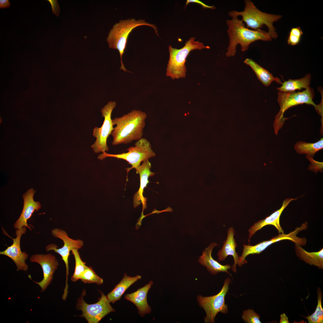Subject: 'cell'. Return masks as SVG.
Segmentation results:
<instances>
[{
	"label": "cell",
	"mask_w": 323,
	"mask_h": 323,
	"mask_svg": "<svg viewBox=\"0 0 323 323\" xmlns=\"http://www.w3.org/2000/svg\"><path fill=\"white\" fill-rule=\"evenodd\" d=\"M147 117L145 112L135 109L112 120L113 125H116L111 134L112 145L127 144L141 138Z\"/></svg>",
	"instance_id": "obj_1"
},
{
	"label": "cell",
	"mask_w": 323,
	"mask_h": 323,
	"mask_svg": "<svg viewBox=\"0 0 323 323\" xmlns=\"http://www.w3.org/2000/svg\"><path fill=\"white\" fill-rule=\"evenodd\" d=\"M228 27L227 32L229 43L226 55L227 57L234 56L236 52L237 45H240L242 52L247 50L249 45L258 40L269 41L272 38L268 32L261 29H250L247 28L241 19L238 17L232 18L226 21Z\"/></svg>",
	"instance_id": "obj_2"
},
{
	"label": "cell",
	"mask_w": 323,
	"mask_h": 323,
	"mask_svg": "<svg viewBox=\"0 0 323 323\" xmlns=\"http://www.w3.org/2000/svg\"><path fill=\"white\" fill-rule=\"evenodd\" d=\"M244 10L238 12L232 10L228 13L231 18L241 16V20L246 24V27L253 30L261 29L265 25L268 29V32L272 38L275 39L278 36L275 28L273 26L274 22L281 18V16L267 13L259 10L250 0L244 1Z\"/></svg>",
	"instance_id": "obj_3"
},
{
	"label": "cell",
	"mask_w": 323,
	"mask_h": 323,
	"mask_svg": "<svg viewBox=\"0 0 323 323\" xmlns=\"http://www.w3.org/2000/svg\"><path fill=\"white\" fill-rule=\"evenodd\" d=\"M146 25L151 27L158 36L157 28L155 25L146 22L144 19L136 20L134 19L121 20L116 23L110 30L106 39L109 48L118 50L121 58V70L128 71L125 68L123 63L122 57L126 49L129 34L132 30L140 26Z\"/></svg>",
	"instance_id": "obj_4"
},
{
	"label": "cell",
	"mask_w": 323,
	"mask_h": 323,
	"mask_svg": "<svg viewBox=\"0 0 323 323\" xmlns=\"http://www.w3.org/2000/svg\"><path fill=\"white\" fill-rule=\"evenodd\" d=\"M278 102L280 110L275 117L274 123L275 134L277 135L279 130L287 118L284 117V112L289 108L295 106L306 103L313 105L317 112L319 105H316L313 101L314 97L313 89L309 87L305 90L299 92H278Z\"/></svg>",
	"instance_id": "obj_5"
},
{
	"label": "cell",
	"mask_w": 323,
	"mask_h": 323,
	"mask_svg": "<svg viewBox=\"0 0 323 323\" xmlns=\"http://www.w3.org/2000/svg\"><path fill=\"white\" fill-rule=\"evenodd\" d=\"M195 38H191L185 43L182 48L178 49L169 45V59L167 68L166 76L173 79L185 77L186 68L185 63L186 59L192 50L204 48L209 49L208 46H205L202 42L195 41Z\"/></svg>",
	"instance_id": "obj_6"
},
{
	"label": "cell",
	"mask_w": 323,
	"mask_h": 323,
	"mask_svg": "<svg viewBox=\"0 0 323 323\" xmlns=\"http://www.w3.org/2000/svg\"><path fill=\"white\" fill-rule=\"evenodd\" d=\"M127 150V152L119 154H108L104 152L98 156V159L102 160L110 157L124 160L132 166L126 169L128 172L132 168L135 169L142 162L148 160L155 155L149 141L144 138L138 140L134 146L129 147Z\"/></svg>",
	"instance_id": "obj_7"
},
{
	"label": "cell",
	"mask_w": 323,
	"mask_h": 323,
	"mask_svg": "<svg viewBox=\"0 0 323 323\" xmlns=\"http://www.w3.org/2000/svg\"><path fill=\"white\" fill-rule=\"evenodd\" d=\"M308 224L306 222L303 223L300 227H298L293 231L288 234L284 233L280 234L271 239L263 241L254 246L243 245L241 255L239 257L238 265L241 267L247 263L245 259L246 257L250 255L259 254L264 250L268 246L273 243L283 240H289L300 246H304L306 244L307 240L305 237L300 238L297 236V234L301 231L307 229Z\"/></svg>",
	"instance_id": "obj_8"
},
{
	"label": "cell",
	"mask_w": 323,
	"mask_h": 323,
	"mask_svg": "<svg viewBox=\"0 0 323 323\" xmlns=\"http://www.w3.org/2000/svg\"><path fill=\"white\" fill-rule=\"evenodd\" d=\"M231 280L229 278L226 279L220 292L211 296L204 297L201 295L197 296L199 306L205 310L206 316L204 322L206 323H213L217 314L220 312L226 314L228 313V307L225 302V297L228 292Z\"/></svg>",
	"instance_id": "obj_9"
},
{
	"label": "cell",
	"mask_w": 323,
	"mask_h": 323,
	"mask_svg": "<svg viewBox=\"0 0 323 323\" xmlns=\"http://www.w3.org/2000/svg\"><path fill=\"white\" fill-rule=\"evenodd\" d=\"M116 105L115 102L110 101L101 110L102 116L104 118V120L100 127H96L94 129L92 134L96 140L91 147L95 153H102L109 150L107 139L114 129L111 115Z\"/></svg>",
	"instance_id": "obj_10"
},
{
	"label": "cell",
	"mask_w": 323,
	"mask_h": 323,
	"mask_svg": "<svg viewBox=\"0 0 323 323\" xmlns=\"http://www.w3.org/2000/svg\"><path fill=\"white\" fill-rule=\"evenodd\" d=\"M100 292L101 297L95 303H87L83 300V295L77 301V307L82 313L80 316L84 318L89 323H97L109 313L115 312L106 295Z\"/></svg>",
	"instance_id": "obj_11"
},
{
	"label": "cell",
	"mask_w": 323,
	"mask_h": 323,
	"mask_svg": "<svg viewBox=\"0 0 323 323\" xmlns=\"http://www.w3.org/2000/svg\"><path fill=\"white\" fill-rule=\"evenodd\" d=\"M51 234L54 237L62 240L64 243L63 246L60 248H58L56 245L51 244L47 245L45 249L47 252L53 250L59 254L65 263L66 269V280L63 294L67 295L68 289V278L69 275L68 258L70 252L74 249H81L83 245V242L82 240H74L70 238L65 231L59 228H55L52 230Z\"/></svg>",
	"instance_id": "obj_12"
},
{
	"label": "cell",
	"mask_w": 323,
	"mask_h": 323,
	"mask_svg": "<svg viewBox=\"0 0 323 323\" xmlns=\"http://www.w3.org/2000/svg\"><path fill=\"white\" fill-rule=\"evenodd\" d=\"M27 231L26 227L17 229L16 231V237L13 238L7 234L13 240V243L8 246L5 250L0 252V254L6 256L11 258L14 262L17 270H21L26 271L28 269V266L25 263V260L28 257V255L25 252H22L20 247V242L21 236L25 234Z\"/></svg>",
	"instance_id": "obj_13"
},
{
	"label": "cell",
	"mask_w": 323,
	"mask_h": 323,
	"mask_svg": "<svg viewBox=\"0 0 323 323\" xmlns=\"http://www.w3.org/2000/svg\"><path fill=\"white\" fill-rule=\"evenodd\" d=\"M30 260L32 262L38 263L42 268L43 274L42 280L39 282L33 281L41 288V291H44L51 282L59 263L55 256L51 254L34 255L31 257Z\"/></svg>",
	"instance_id": "obj_14"
},
{
	"label": "cell",
	"mask_w": 323,
	"mask_h": 323,
	"mask_svg": "<svg viewBox=\"0 0 323 323\" xmlns=\"http://www.w3.org/2000/svg\"><path fill=\"white\" fill-rule=\"evenodd\" d=\"M151 164L148 160L143 162L141 165L139 166L136 169V173L139 174L140 178V186L138 191L134 194L133 197V206L136 208L142 203L143 205L141 215L138 220L142 222L145 217L143 214L144 210L146 208L147 199L143 195L144 190L149 183L148 178L150 176H153L155 173L151 172Z\"/></svg>",
	"instance_id": "obj_15"
},
{
	"label": "cell",
	"mask_w": 323,
	"mask_h": 323,
	"mask_svg": "<svg viewBox=\"0 0 323 323\" xmlns=\"http://www.w3.org/2000/svg\"><path fill=\"white\" fill-rule=\"evenodd\" d=\"M35 192V191L31 188L23 194V209L19 217L13 226L14 228L19 229L26 227L31 230V227L27 224V221L31 217L33 213L35 211H37L41 207L39 202H35L33 200V196Z\"/></svg>",
	"instance_id": "obj_16"
},
{
	"label": "cell",
	"mask_w": 323,
	"mask_h": 323,
	"mask_svg": "<svg viewBox=\"0 0 323 323\" xmlns=\"http://www.w3.org/2000/svg\"><path fill=\"white\" fill-rule=\"evenodd\" d=\"M297 199V198L285 199L283 201L282 205L280 209L274 212L269 216L258 221L252 225L249 230V242H250V239L256 231L267 225H272L274 226L279 234L284 233V231L280 223V217L283 211L289 203L292 201L296 200Z\"/></svg>",
	"instance_id": "obj_17"
},
{
	"label": "cell",
	"mask_w": 323,
	"mask_h": 323,
	"mask_svg": "<svg viewBox=\"0 0 323 323\" xmlns=\"http://www.w3.org/2000/svg\"><path fill=\"white\" fill-rule=\"evenodd\" d=\"M153 284V281H150L144 286L124 296L127 300L131 302L136 306L138 314L142 317L151 312V308L147 301V295Z\"/></svg>",
	"instance_id": "obj_18"
},
{
	"label": "cell",
	"mask_w": 323,
	"mask_h": 323,
	"mask_svg": "<svg viewBox=\"0 0 323 323\" xmlns=\"http://www.w3.org/2000/svg\"><path fill=\"white\" fill-rule=\"evenodd\" d=\"M217 246L219 245L216 243H212L205 248L202 255L199 257L198 262L202 266L206 267L211 274L216 275L220 272H226L231 275L228 271L231 268L230 265H222L215 260L212 256V250L214 248Z\"/></svg>",
	"instance_id": "obj_19"
},
{
	"label": "cell",
	"mask_w": 323,
	"mask_h": 323,
	"mask_svg": "<svg viewBox=\"0 0 323 323\" xmlns=\"http://www.w3.org/2000/svg\"><path fill=\"white\" fill-rule=\"evenodd\" d=\"M235 233L233 227H231L228 229L226 240L223 242L222 247L218 252L217 255L220 261L225 260L229 255L232 256L234 263L232 266V270L233 272H236V266L238 263L239 256L236 251L237 244L234 238Z\"/></svg>",
	"instance_id": "obj_20"
},
{
	"label": "cell",
	"mask_w": 323,
	"mask_h": 323,
	"mask_svg": "<svg viewBox=\"0 0 323 323\" xmlns=\"http://www.w3.org/2000/svg\"><path fill=\"white\" fill-rule=\"evenodd\" d=\"M141 278V276L139 275L131 277L128 276L125 273L119 283L106 295L107 298L110 303H114L121 299L125 291L130 286Z\"/></svg>",
	"instance_id": "obj_21"
},
{
	"label": "cell",
	"mask_w": 323,
	"mask_h": 323,
	"mask_svg": "<svg viewBox=\"0 0 323 323\" xmlns=\"http://www.w3.org/2000/svg\"><path fill=\"white\" fill-rule=\"evenodd\" d=\"M295 252L300 259L311 265H314L319 268L323 269V249L317 252H309L306 251L298 244L295 246Z\"/></svg>",
	"instance_id": "obj_22"
},
{
	"label": "cell",
	"mask_w": 323,
	"mask_h": 323,
	"mask_svg": "<svg viewBox=\"0 0 323 323\" xmlns=\"http://www.w3.org/2000/svg\"><path fill=\"white\" fill-rule=\"evenodd\" d=\"M244 63L251 68L258 79L265 86H268L273 81L282 84V83L279 78L274 77L272 74L268 70L258 65L252 59H246Z\"/></svg>",
	"instance_id": "obj_23"
},
{
	"label": "cell",
	"mask_w": 323,
	"mask_h": 323,
	"mask_svg": "<svg viewBox=\"0 0 323 323\" xmlns=\"http://www.w3.org/2000/svg\"><path fill=\"white\" fill-rule=\"evenodd\" d=\"M311 76L310 74H307L304 77L298 79H289L284 81L282 86L277 89L279 91L284 92H295L297 90L307 89L310 84Z\"/></svg>",
	"instance_id": "obj_24"
},
{
	"label": "cell",
	"mask_w": 323,
	"mask_h": 323,
	"mask_svg": "<svg viewBox=\"0 0 323 323\" xmlns=\"http://www.w3.org/2000/svg\"><path fill=\"white\" fill-rule=\"evenodd\" d=\"M297 152L301 154H306L313 157L315 154L323 148V139L313 143H306L301 141L297 142L294 146Z\"/></svg>",
	"instance_id": "obj_25"
},
{
	"label": "cell",
	"mask_w": 323,
	"mask_h": 323,
	"mask_svg": "<svg viewBox=\"0 0 323 323\" xmlns=\"http://www.w3.org/2000/svg\"><path fill=\"white\" fill-rule=\"evenodd\" d=\"M318 304L315 311L311 315L304 316L309 323H323V308L322 304V293L320 288L317 290Z\"/></svg>",
	"instance_id": "obj_26"
},
{
	"label": "cell",
	"mask_w": 323,
	"mask_h": 323,
	"mask_svg": "<svg viewBox=\"0 0 323 323\" xmlns=\"http://www.w3.org/2000/svg\"><path fill=\"white\" fill-rule=\"evenodd\" d=\"M71 252L75 258V267L74 272L71 278V280L74 282L80 279L81 276L87 266L86 263L81 259L78 249H74Z\"/></svg>",
	"instance_id": "obj_27"
},
{
	"label": "cell",
	"mask_w": 323,
	"mask_h": 323,
	"mask_svg": "<svg viewBox=\"0 0 323 323\" xmlns=\"http://www.w3.org/2000/svg\"><path fill=\"white\" fill-rule=\"evenodd\" d=\"M85 283H96L100 285L103 283V279L98 276L91 267L87 266L82 274L80 279Z\"/></svg>",
	"instance_id": "obj_28"
},
{
	"label": "cell",
	"mask_w": 323,
	"mask_h": 323,
	"mask_svg": "<svg viewBox=\"0 0 323 323\" xmlns=\"http://www.w3.org/2000/svg\"><path fill=\"white\" fill-rule=\"evenodd\" d=\"M242 318L246 323H261L260 316L252 309H248L244 310L242 313Z\"/></svg>",
	"instance_id": "obj_29"
},
{
	"label": "cell",
	"mask_w": 323,
	"mask_h": 323,
	"mask_svg": "<svg viewBox=\"0 0 323 323\" xmlns=\"http://www.w3.org/2000/svg\"><path fill=\"white\" fill-rule=\"evenodd\" d=\"M307 158L311 162L308 169L316 173L319 170H322L323 169V163L314 160L312 157L307 156Z\"/></svg>",
	"instance_id": "obj_30"
},
{
	"label": "cell",
	"mask_w": 323,
	"mask_h": 323,
	"mask_svg": "<svg viewBox=\"0 0 323 323\" xmlns=\"http://www.w3.org/2000/svg\"><path fill=\"white\" fill-rule=\"evenodd\" d=\"M301 37L289 33L287 41L288 45L294 46L298 44L300 41Z\"/></svg>",
	"instance_id": "obj_31"
},
{
	"label": "cell",
	"mask_w": 323,
	"mask_h": 323,
	"mask_svg": "<svg viewBox=\"0 0 323 323\" xmlns=\"http://www.w3.org/2000/svg\"><path fill=\"white\" fill-rule=\"evenodd\" d=\"M47 1L51 4L52 11L53 13L58 16L60 12V10L57 0H48Z\"/></svg>",
	"instance_id": "obj_32"
},
{
	"label": "cell",
	"mask_w": 323,
	"mask_h": 323,
	"mask_svg": "<svg viewBox=\"0 0 323 323\" xmlns=\"http://www.w3.org/2000/svg\"><path fill=\"white\" fill-rule=\"evenodd\" d=\"M195 3L201 5L204 8H208L212 9H214L216 8L214 6H208L204 4L202 1L198 0H187L186 3V5H187L190 3Z\"/></svg>",
	"instance_id": "obj_33"
},
{
	"label": "cell",
	"mask_w": 323,
	"mask_h": 323,
	"mask_svg": "<svg viewBox=\"0 0 323 323\" xmlns=\"http://www.w3.org/2000/svg\"><path fill=\"white\" fill-rule=\"evenodd\" d=\"M289 33L296 35L301 37L303 34L302 31L299 27L292 28Z\"/></svg>",
	"instance_id": "obj_34"
},
{
	"label": "cell",
	"mask_w": 323,
	"mask_h": 323,
	"mask_svg": "<svg viewBox=\"0 0 323 323\" xmlns=\"http://www.w3.org/2000/svg\"><path fill=\"white\" fill-rule=\"evenodd\" d=\"M10 3L8 0H0V8L5 9L9 7Z\"/></svg>",
	"instance_id": "obj_35"
},
{
	"label": "cell",
	"mask_w": 323,
	"mask_h": 323,
	"mask_svg": "<svg viewBox=\"0 0 323 323\" xmlns=\"http://www.w3.org/2000/svg\"><path fill=\"white\" fill-rule=\"evenodd\" d=\"M280 317V323H289L288 318L284 313L281 314Z\"/></svg>",
	"instance_id": "obj_36"
}]
</instances>
